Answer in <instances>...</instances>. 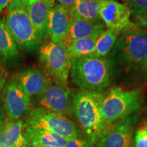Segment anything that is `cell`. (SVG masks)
<instances>
[{
    "label": "cell",
    "mask_w": 147,
    "mask_h": 147,
    "mask_svg": "<svg viewBox=\"0 0 147 147\" xmlns=\"http://www.w3.org/2000/svg\"><path fill=\"white\" fill-rule=\"evenodd\" d=\"M147 57V31L129 29L117 38L108 55L113 74L136 70Z\"/></svg>",
    "instance_id": "obj_1"
},
{
    "label": "cell",
    "mask_w": 147,
    "mask_h": 147,
    "mask_svg": "<svg viewBox=\"0 0 147 147\" xmlns=\"http://www.w3.org/2000/svg\"><path fill=\"white\" fill-rule=\"evenodd\" d=\"M105 94L100 91L80 89L73 93V116L78 121L87 137L94 144L108 129L102 114Z\"/></svg>",
    "instance_id": "obj_2"
},
{
    "label": "cell",
    "mask_w": 147,
    "mask_h": 147,
    "mask_svg": "<svg viewBox=\"0 0 147 147\" xmlns=\"http://www.w3.org/2000/svg\"><path fill=\"white\" fill-rule=\"evenodd\" d=\"M69 74L80 89L102 92L110 85L113 71L106 57L91 54L72 58Z\"/></svg>",
    "instance_id": "obj_3"
},
{
    "label": "cell",
    "mask_w": 147,
    "mask_h": 147,
    "mask_svg": "<svg viewBox=\"0 0 147 147\" xmlns=\"http://www.w3.org/2000/svg\"><path fill=\"white\" fill-rule=\"evenodd\" d=\"M142 104V93L140 89L125 91L115 87L105 95L102 104L104 123L109 128L121 119L133 115Z\"/></svg>",
    "instance_id": "obj_4"
},
{
    "label": "cell",
    "mask_w": 147,
    "mask_h": 147,
    "mask_svg": "<svg viewBox=\"0 0 147 147\" xmlns=\"http://www.w3.org/2000/svg\"><path fill=\"white\" fill-rule=\"evenodd\" d=\"M5 24L18 47L29 53L38 49L40 42L26 8L16 2H10Z\"/></svg>",
    "instance_id": "obj_5"
},
{
    "label": "cell",
    "mask_w": 147,
    "mask_h": 147,
    "mask_svg": "<svg viewBox=\"0 0 147 147\" xmlns=\"http://www.w3.org/2000/svg\"><path fill=\"white\" fill-rule=\"evenodd\" d=\"M24 127L41 129L66 139L83 136L74 122L67 117L36 107L31 108L27 113Z\"/></svg>",
    "instance_id": "obj_6"
},
{
    "label": "cell",
    "mask_w": 147,
    "mask_h": 147,
    "mask_svg": "<svg viewBox=\"0 0 147 147\" xmlns=\"http://www.w3.org/2000/svg\"><path fill=\"white\" fill-rule=\"evenodd\" d=\"M39 55L46 75L53 82L67 84L72 58L66 46L51 41L47 42L40 47Z\"/></svg>",
    "instance_id": "obj_7"
},
{
    "label": "cell",
    "mask_w": 147,
    "mask_h": 147,
    "mask_svg": "<svg viewBox=\"0 0 147 147\" xmlns=\"http://www.w3.org/2000/svg\"><path fill=\"white\" fill-rule=\"evenodd\" d=\"M32 104L36 108L72 117L73 93L66 84L52 82L43 91L33 97Z\"/></svg>",
    "instance_id": "obj_8"
},
{
    "label": "cell",
    "mask_w": 147,
    "mask_h": 147,
    "mask_svg": "<svg viewBox=\"0 0 147 147\" xmlns=\"http://www.w3.org/2000/svg\"><path fill=\"white\" fill-rule=\"evenodd\" d=\"M2 99L10 122L21 120L31 108V97L25 93L14 79H10L4 85Z\"/></svg>",
    "instance_id": "obj_9"
},
{
    "label": "cell",
    "mask_w": 147,
    "mask_h": 147,
    "mask_svg": "<svg viewBox=\"0 0 147 147\" xmlns=\"http://www.w3.org/2000/svg\"><path fill=\"white\" fill-rule=\"evenodd\" d=\"M136 115H132L112 125L97 141V147H131L134 144Z\"/></svg>",
    "instance_id": "obj_10"
},
{
    "label": "cell",
    "mask_w": 147,
    "mask_h": 147,
    "mask_svg": "<svg viewBox=\"0 0 147 147\" xmlns=\"http://www.w3.org/2000/svg\"><path fill=\"white\" fill-rule=\"evenodd\" d=\"M100 15L107 29L121 32L134 26L131 22V12L127 5L115 0L100 1Z\"/></svg>",
    "instance_id": "obj_11"
},
{
    "label": "cell",
    "mask_w": 147,
    "mask_h": 147,
    "mask_svg": "<svg viewBox=\"0 0 147 147\" xmlns=\"http://www.w3.org/2000/svg\"><path fill=\"white\" fill-rule=\"evenodd\" d=\"M74 17L71 8L55 3L51 8L48 18L47 34L51 42L64 45L71 23Z\"/></svg>",
    "instance_id": "obj_12"
},
{
    "label": "cell",
    "mask_w": 147,
    "mask_h": 147,
    "mask_svg": "<svg viewBox=\"0 0 147 147\" xmlns=\"http://www.w3.org/2000/svg\"><path fill=\"white\" fill-rule=\"evenodd\" d=\"M55 4L53 0H38L27 8L29 18L40 42L44 41L48 36L49 14Z\"/></svg>",
    "instance_id": "obj_13"
},
{
    "label": "cell",
    "mask_w": 147,
    "mask_h": 147,
    "mask_svg": "<svg viewBox=\"0 0 147 147\" xmlns=\"http://www.w3.org/2000/svg\"><path fill=\"white\" fill-rule=\"evenodd\" d=\"M16 80L29 97L39 94L53 82L45 73L36 68H28L21 71Z\"/></svg>",
    "instance_id": "obj_14"
},
{
    "label": "cell",
    "mask_w": 147,
    "mask_h": 147,
    "mask_svg": "<svg viewBox=\"0 0 147 147\" xmlns=\"http://www.w3.org/2000/svg\"><path fill=\"white\" fill-rule=\"evenodd\" d=\"M106 28L105 25L102 22L91 23L75 16L71 23L68 33L64 41V45L67 47L74 40L98 38L106 30Z\"/></svg>",
    "instance_id": "obj_15"
},
{
    "label": "cell",
    "mask_w": 147,
    "mask_h": 147,
    "mask_svg": "<svg viewBox=\"0 0 147 147\" xmlns=\"http://www.w3.org/2000/svg\"><path fill=\"white\" fill-rule=\"evenodd\" d=\"M23 127V120L6 121L0 128V147H27Z\"/></svg>",
    "instance_id": "obj_16"
},
{
    "label": "cell",
    "mask_w": 147,
    "mask_h": 147,
    "mask_svg": "<svg viewBox=\"0 0 147 147\" xmlns=\"http://www.w3.org/2000/svg\"><path fill=\"white\" fill-rule=\"evenodd\" d=\"M24 136L27 144L31 146H49L56 147H65L67 140L53 134L52 132L34 128L32 127H25Z\"/></svg>",
    "instance_id": "obj_17"
},
{
    "label": "cell",
    "mask_w": 147,
    "mask_h": 147,
    "mask_svg": "<svg viewBox=\"0 0 147 147\" xmlns=\"http://www.w3.org/2000/svg\"><path fill=\"white\" fill-rule=\"evenodd\" d=\"M71 12L74 16L91 23H100V1L76 0Z\"/></svg>",
    "instance_id": "obj_18"
},
{
    "label": "cell",
    "mask_w": 147,
    "mask_h": 147,
    "mask_svg": "<svg viewBox=\"0 0 147 147\" xmlns=\"http://www.w3.org/2000/svg\"><path fill=\"white\" fill-rule=\"evenodd\" d=\"M19 56L18 47L9 33L6 25L0 18V58L4 61L16 59Z\"/></svg>",
    "instance_id": "obj_19"
},
{
    "label": "cell",
    "mask_w": 147,
    "mask_h": 147,
    "mask_svg": "<svg viewBox=\"0 0 147 147\" xmlns=\"http://www.w3.org/2000/svg\"><path fill=\"white\" fill-rule=\"evenodd\" d=\"M97 38H92L71 41L67 46V51L71 58L81 57L94 54Z\"/></svg>",
    "instance_id": "obj_20"
},
{
    "label": "cell",
    "mask_w": 147,
    "mask_h": 147,
    "mask_svg": "<svg viewBox=\"0 0 147 147\" xmlns=\"http://www.w3.org/2000/svg\"><path fill=\"white\" fill-rule=\"evenodd\" d=\"M119 31L107 29L97 38L94 54L106 57L113 49L119 34Z\"/></svg>",
    "instance_id": "obj_21"
},
{
    "label": "cell",
    "mask_w": 147,
    "mask_h": 147,
    "mask_svg": "<svg viewBox=\"0 0 147 147\" xmlns=\"http://www.w3.org/2000/svg\"><path fill=\"white\" fill-rule=\"evenodd\" d=\"M131 14L138 19H147V0H127Z\"/></svg>",
    "instance_id": "obj_22"
},
{
    "label": "cell",
    "mask_w": 147,
    "mask_h": 147,
    "mask_svg": "<svg viewBox=\"0 0 147 147\" xmlns=\"http://www.w3.org/2000/svg\"><path fill=\"white\" fill-rule=\"evenodd\" d=\"M134 144L135 147H147V126L146 124L135 131Z\"/></svg>",
    "instance_id": "obj_23"
},
{
    "label": "cell",
    "mask_w": 147,
    "mask_h": 147,
    "mask_svg": "<svg viewBox=\"0 0 147 147\" xmlns=\"http://www.w3.org/2000/svg\"><path fill=\"white\" fill-rule=\"evenodd\" d=\"M94 144L89 138L82 136L68 139L65 147H93Z\"/></svg>",
    "instance_id": "obj_24"
},
{
    "label": "cell",
    "mask_w": 147,
    "mask_h": 147,
    "mask_svg": "<svg viewBox=\"0 0 147 147\" xmlns=\"http://www.w3.org/2000/svg\"><path fill=\"white\" fill-rule=\"evenodd\" d=\"M54 2L59 3L58 4L63 5L64 6L67 7L69 8H72L76 3V0H53Z\"/></svg>",
    "instance_id": "obj_25"
},
{
    "label": "cell",
    "mask_w": 147,
    "mask_h": 147,
    "mask_svg": "<svg viewBox=\"0 0 147 147\" xmlns=\"http://www.w3.org/2000/svg\"><path fill=\"white\" fill-rule=\"evenodd\" d=\"M5 120H6V112L3 104L0 101V128L4 125Z\"/></svg>",
    "instance_id": "obj_26"
},
{
    "label": "cell",
    "mask_w": 147,
    "mask_h": 147,
    "mask_svg": "<svg viewBox=\"0 0 147 147\" xmlns=\"http://www.w3.org/2000/svg\"><path fill=\"white\" fill-rule=\"evenodd\" d=\"M136 70L138 71L140 74H142V76H147V57Z\"/></svg>",
    "instance_id": "obj_27"
},
{
    "label": "cell",
    "mask_w": 147,
    "mask_h": 147,
    "mask_svg": "<svg viewBox=\"0 0 147 147\" xmlns=\"http://www.w3.org/2000/svg\"><path fill=\"white\" fill-rule=\"evenodd\" d=\"M38 1V0H10V2H16L19 3V4L22 5L25 8H27L29 5Z\"/></svg>",
    "instance_id": "obj_28"
},
{
    "label": "cell",
    "mask_w": 147,
    "mask_h": 147,
    "mask_svg": "<svg viewBox=\"0 0 147 147\" xmlns=\"http://www.w3.org/2000/svg\"><path fill=\"white\" fill-rule=\"evenodd\" d=\"M10 0H0V14L2 11L8 6L10 3Z\"/></svg>",
    "instance_id": "obj_29"
},
{
    "label": "cell",
    "mask_w": 147,
    "mask_h": 147,
    "mask_svg": "<svg viewBox=\"0 0 147 147\" xmlns=\"http://www.w3.org/2000/svg\"><path fill=\"white\" fill-rule=\"evenodd\" d=\"M5 75L3 74L2 71L0 69V92L1 91V90L3 89L5 85Z\"/></svg>",
    "instance_id": "obj_30"
},
{
    "label": "cell",
    "mask_w": 147,
    "mask_h": 147,
    "mask_svg": "<svg viewBox=\"0 0 147 147\" xmlns=\"http://www.w3.org/2000/svg\"><path fill=\"white\" fill-rule=\"evenodd\" d=\"M30 147H56V146H40V145H36V146H31Z\"/></svg>",
    "instance_id": "obj_31"
},
{
    "label": "cell",
    "mask_w": 147,
    "mask_h": 147,
    "mask_svg": "<svg viewBox=\"0 0 147 147\" xmlns=\"http://www.w3.org/2000/svg\"><path fill=\"white\" fill-rule=\"evenodd\" d=\"M86 1H103V0H86Z\"/></svg>",
    "instance_id": "obj_32"
},
{
    "label": "cell",
    "mask_w": 147,
    "mask_h": 147,
    "mask_svg": "<svg viewBox=\"0 0 147 147\" xmlns=\"http://www.w3.org/2000/svg\"><path fill=\"white\" fill-rule=\"evenodd\" d=\"M145 124L146 125V126H147V118H146V123H145Z\"/></svg>",
    "instance_id": "obj_33"
},
{
    "label": "cell",
    "mask_w": 147,
    "mask_h": 147,
    "mask_svg": "<svg viewBox=\"0 0 147 147\" xmlns=\"http://www.w3.org/2000/svg\"><path fill=\"white\" fill-rule=\"evenodd\" d=\"M131 147H135V146H134V144H132V146H131Z\"/></svg>",
    "instance_id": "obj_34"
}]
</instances>
